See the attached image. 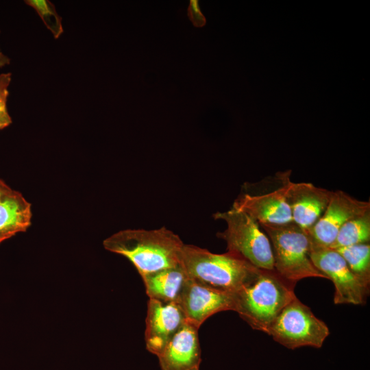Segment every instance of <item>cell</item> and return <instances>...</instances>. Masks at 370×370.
<instances>
[{
	"label": "cell",
	"instance_id": "obj_1",
	"mask_svg": "<svg viewBox=\"0 0 370 370\" xmlns=\"http://www.w3.org/2000/svg\"><path fill=\"white\" fill-rule=\"evenodd\" d=\"M184 245L177 234L164 227L127 229L103 242L106 250L127 258L140 276L179 265Z\"/></svg>",
	"mask_w": 370,
	"mask_h": 370
},
{
	"label": "cell",
	"instance_id": "obj_2",
	"mask_svg": "<svg viewBox=\"0 0 370 370\" xmlns=\"http://www.w3.org/2000/svg\"><path fill=\"white\" fill-rule=\"evenodd\" d=\"M295 286L275 270L260 269L249 282L234 293V311L253 329L267 334L284 308L297 297Z\"/></svg>",
	"mask_w": 370,
	"mask_h": 370
},
{
	"label": "cell",
	"instance_id": "obj_3",
	"mask_svg": "<svg viewBox=\"0 0 370 370\" xmlns=\"http://www.w3.org/2000/svg\"><path fill=\"white\" fill-rule=\"evenodd\" d=\"M180 264L188 277L219 290L235 293L249 282L258 269L236 253L214 254L193 245H184Z\"/></svg>",
	"mask_w": 370,
	"mask_h": 370
},
{
	"label": "cell",
	"instance_id": "obj_4",
	"mask_svg": "<svg viewBox=\"0 0 370 370\" xmlns=\"http://www.w3.org/2000/svg\"><path fill=\"white\" fill-rule=\"evenodd\" d=\"M259 225L269 239L274 269L280 276L294 284L306 278L328 279L310 258V239L306 230L294 222Z\"/></svg>",
	"mask_w": 370,
	"mask_h": 370
},
{
	"label": "cell",
	"instance_id": "obj_5",
	"mask_svg": "<svg viewBox=\"0 0 370 370\" xmlns=\"http://www.w3.org/2000/svg\"><path fill=\"white\" fill-rule=\"evenodd\" d=\"M213 217L226 223V229L217 233V236L226 242L227 251L237 254L258 269L275 270L271 243L256 220L232 207L216 212Z\"/></svg>",
	"mask_w": 370,
	"mask_h": 370
},
{
	"label": "cell",
	"instance_id": "obj_6",
	"mask_svg": "<svg viewBox=\"0 0 370 370\" xmlns=\"http://www.w3.org/2000/svg\"><path fill=\"white\" fill-rule=\"evenodd\" d=\"M267 334L291 349L304 346L320 348L329 336L330 330L296 297L284 308Z\"/></svg>",
	"mask_w": 370,
	"mask_h": 370
},
{
	"label": "cell",
	"instance_id": "obj_7",
	"mask_svg": "<svg viewBox=\"0 0 370 370\" xmlns=\"http://www.w3.org/2000/svg\"><path fill=\"white\" fill-rule=\"evenodd\" d=\"M291 174V171L277 173L273 177L253 184L257 190L240 195L234 201L232 208L247 213L259 224L293 222L285 192L286 183Z\"/></svg>",
	"mask_w": 370,
	"mask_h": 370
},
{
	"label": "cell",
	"instance_id": "obj_8",
	"mask_svg": "<svg viewBox=\"0 0 370 370\" xmlns=\"http://www.w3.org/2000/svg\"><path fill=\"white\" fill-rule=\"evenodd\" d=\"M309 256L314 267L332 281L335 304L363 305L366 302L369 285L351 271L335 249L319 245L310 240Z\"/></svg>",
	"mask_w": 370,
	"mask_h": 370
},
{
	"label": "cell",
	"instance_id": "obj_9",
	"mask_svg": "<svg viewBox=\"0 0 370 370\" xmlns=\"http://www.w3.org/2000/svg\"><path fill=\"white\" fill-rule=\"evenodd\" d=\"M368 212L369 201L356 199L341 190L332 191L324 212L306 232L314 243L329 247L346 222Z\"/></svg>",
	"mask_w": 370,
	"mask_h": 370
},
{
	"label": "cell",
	"instance_id": "obj_10",
	"mask_svg": "<svg viewBox=\"0 0 370 370\" xmlns=\"http://www.w3.org/2000/svg\"><path fill=\"white\" fill-rule=\"evenodd\" d=\"M177 304L186 321L199 328L212 314L235 309L234 293L206 286L189 278Z\"/></svg>",
	"mask_w": 370,
	"mask_h": 370
},
{
	"label": "cell",
	"instance_id": "obj_11",
	"mask_svg": "<svg viewBox=\"0 0 370 370\" xmlns=\"http://www.w3.org/2000/svg\"><path fill=\"white\" fill-rule=\"evenodd\" d=\"M186 321L185 314L177 303L149 299L145 320L147 349L158 357Z\"/></svg>",
	"mask_w": 370,
	"mask_h": 370
},
{
	"label": "cell",
	"instance_id": "obj_12",
	"mask_svg": "<svg viewBox=\"0 0 370 370\" xmlns=\"http://www.w3.org/2000/svg\"><path fill=\"white\" fill-rule=\"evenodd\" d=\"M286 197L293 222L305 230L313 226L324 212L332 190L312 183L293 182L291 177L286 183Z\"/></svg>",
	"mask_w": 370,
	"mask_h": 370
},
{
	"label": "cell",
	"instance_id": "obj_13",
	"mask_svg": "<svg viewBox=\"0 0 370 370\" xmlns=\"http://www.w3.org/2000/svg\"><path fill=\"white\" fill-rule=\"evenodd\" d=\"M199 328L186 321L158 356L161 370H199Z\"/></svg>",
	"mask_w": 370,
	"mask_h": 370
},
{
	"label": "cell",
	"instance_id": "obj_14",
	"mask_svg": "<svg viewBox=\"0 0 370 370\" xmlns=\"http://www.w3.org/2000/svg\"><path fill=\"white\" fill-rule=\"evenodd\" d=\"M149 299L162 302L178 303L188 280L180 264L141 276Z\"/></svg>",
	"mask_w": 370,
	"mask_h": 370
},
{
	"label": "cell",
	"instance_id": "obj_15",
	"mask_svg": "<svg viewBox=\"0 0 370 370\" xmlns=\"http://www.w3.org/2000/svg\"><path fill=\"white\" fill-rule=\"evenodd\" d=\"M22 194L12 190L0 199V237L4 241L31 225L32 208Z\"/></svg>",
	"mask_w": 370,
	"mask_h": 370
},
{
	"label": "cell",
	"instance_id": "obj_16",
	"mask_svg": "<svg viewBox=\"0 0 370 370\" xmlns=\"http://www.w3.org/2000/svg\"><path fill=\"white\" fill-rule=\"evenodd\" d=\"M370 212L346 222L339 230L331 249L369 243Z\"/></svg>",
	"mask_w": 370,
	"mask_h": 370
},
{
	"label": "cell",
	"instance_id": "obj_17",
	"mask_svg": "<svg viewBox=\"0 0 370 370\" xmlns=\"http://www.w3.org/2000/svg\"><path fill=\"white\" fill-rule=\"evenodd\" d=\"M345 260L351 271L362 281L370 283V245L357 244L335 249Z\"/></svg>",
	"mask_w": 370,
	"mask_h": 370
},
{
	"label": "cell",
	"instance_id": "obj_18",
	"mask_svg": "<svg viewBox=\"0 0 370 370\" xmlns=\"http://www.w3.org/2000/svg\"><path fill=\"white\" fill-rule=\"evenodd\" d=\"M25 3L37 12L53 38L58 39L63 34L64 28L62 17L54 4L49 0H25Z\"/></svg>",
	"mask_w": 370,
	"mask_h": 370
},
{
	"label": "cell",
	"instance_id": "obj_19",
	"mask_svg": "<svg viewBox=\"0 0 370 370\" xmlns=\"http://www.w3.org/2000/svg\"><path fill=\"white\" fill-rule=\"evenodd\" d=\"M187 16L195 27L202 28L206 25V18L201 12L198 0L189 1L187 8Z\"/></svg>",
	"mask_w": 370,
	"mask_h": 370
},
{
	"label": "cell",
	"instance_id": "obj_20",
	"mask_svg": "<svg viewBox=\"0 0 370 370\" xmlns=\"http://www.w3.org/2000/svg\"><path fill=\"white\" fill-rule=\"evenodd\" d=\"M8 96V88L0 89V130L8 127L12 122L7 109Z\"/></svg>",
	"mask_w": 370,
	"mask_h": 370
},
{
	"label": "cell",
	"instance_id": "obj_21",
	"mask_svg": "<svg viewBox=\"0 0 370 370\" xmlns=\"http://www.w3.org/2000/svg\"><path fill=\"white\" fill-rule=\"evenodd\" d=\"M12 80L11 73H5L0 74V89L8 88V86Z\"/></svg>",
	"mask_w": 370,
	"mask_h": 370
},
{
	"label": "cell",
	"instance_id": "obj_22",
	"mask_svg": "<svg viewBox=\"0 0 370 370\" xmlns=\"http://www.w3.org/2000/svg\"><path fill=\"white\" fill-rule=\"evenodd\" d=\"M11 190L12 188L3 180L0 179V199Z\"/></svg>",
	"mask_w": 370,
	"mask_h": 370
},
{
	"label": "cell",
	"instance_id": "obj_23",
	"mask_svg": "<svg viewBox=\"0 0 370 370\" xmlns=\"http://www.w3.org/2000/svg\"><path fill=\"white\" fill-rule=\"evenodd\" d=\"M10 63V59L6 55H5L0 49V68L9 64Z\"/></svg>",
	"mask_w": 370,
	"mask_h": 370
},
{
	"label": "cell",
	"instance_id": "obj_24",
	"mask_svg": "<svg viewBox=\"0 0 370 370\" xmlns=\"http://www.w3.org/2000/svg\"><path fill=\"white\" fill-rule=\"evenodd\" d=\"M3 241L4 240L1 237H0V243H2Z\"/></svg>",
	"mask_w": 370,
	"mask_h": 370
}]
</instances>
